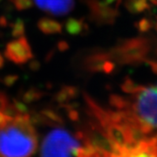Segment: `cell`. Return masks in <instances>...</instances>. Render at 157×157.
Here are the masks:
<instances>
[{"instance_id":"obj_10","label":"cell","mask_w":157,"mask_h":157,"mask_svg":"<svg viewBox=\"0 0 157 157\" xmlns=\"http://www.w3.org/2000/svg\"><path fill=\"white\" fill-rule=\"evenodd\" d=\"M111 1H113V0H111Z\"/></svg>"},{"instance_id":"obj_3","label":"cell","mask_w":157,"mask_h":157,"mask_svg":"<svg viewBox=\"0 0 157 157\" xmlns=\"http://www.w3.org/2000/svg\"><path fill=\"white\" fill-rule=\"evenodd\" d=\"M128 104L117 113L124 121L143 133H157V82L137 87Z\"/></svg>"},{"instance_id":"obj_1","label":"cell","mask_w":157,"mask_h":157,"mask_svg":"<svg viewBox=\"0 0 157 157\" xmlns=\"http://www.w3.org/2000/svg\"><path fill=\"white\" fill-rule=\"evenodd\" d=\"M104 140L81 147V157H157V134L143 133L121 121H101Z\"/></svg>"},{"instance_id":"obj_7","label":"cell","mask_w":157,"mask_h":157,"mask_svg":"<svg viewBox=\"0 0 157 157\" xmlns=\"http://www.w3.org/2000/svg\"><path fill=\"white\" fill-rule=\"evenodd\" d=\"M39 28L45 34L59 33L61 26L59 23L49 18H42L39 21Z\"/></svg>"},{"instance_id":"obj_6","label":"cell","mask_w":157,"mask_h":157,"mask_svg":"<svg viewBox=\"0 0 157 157\" xmlns=\"http://www.w3.org/2000/svg\"><path fill=\"white\" fill-rule=\"evenodd\" d=\"M34 3L39 9L56 16L67 14L73 7V0H34Z\"/></svg>"},{"instance_id":"obj_9","label":"cell","mask_w":157,"mask_h":157,"mask_svg":"<svg viewBox=\"0 0 157 157\" xmlns=\"http://www.w3.org/2000/svg\"><path fill=\"white\" fill-rule=\"evenodd\" d=\"M3 63H4V59H3L2 55L0 54V67H2V66H3Z\"/></svg>"},{"instance_id":"obj_5","label":"cell","mask_w":157,"mask_h":157,"mask_svg":"<svg viewBox=\"0 0 157 157\" xmlns=\"http://www.w3.org/2000/svg\"><path fill=\"white\" fill-rule=\"evenodd\" d=\"M5 55L13 63L24 64L32 59L33 52L27 39L25 37H19L6 45Z\"/></svg>"},{"instance_id":"obj_8","label":"cell","mask_w":157,"mask_h":157,"mask_svg":"<svg viewBox=\"0 0 157 157\" xmlns=\"http://www.w3.org/2000/svg\"><path fill=\"white\" fill-rule=\"evenodd\" d=\"M15 4L18 9H25L31 6V0H15Z\"/></svg>"},{"instance_id":"obj_2","label":"cell","mask_w":157,"mask_h":157,"mask_svg":"<svg viewBox=\"0 0 157 157\" xmlns=\"http://www.w3.org/2000/svg\"><path fill=\"white\" fill-rule=\"evenodd\" d=\"M37 145L36 132L27 113L10 116L0 125V157H30Z\"/></svg>"},{"instance_id":"obj_4","label":"cell","mask_w":157,"mask_h":157,"mask_svg":"<svg viewBox=\"0 0 157 157\" xmlns=\"http://www.w3.org/2000/svg\"><path fill=\"white\" fill-rule=\"evenodd\" d=\"M78 140L66 129H53L42 142L41 157H77L81 147Z\"/></svg>"}]
</instances>
